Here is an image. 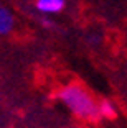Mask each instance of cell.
I'll list each match as a JSON object with an SVG mask.
<instances>
[{
    "mask_svg": "<svg viewBox=\"0 0 127 128\" xmlns=\"http://www.w3.org/2000/svg\"><path fill=\"white\" fill-rule=\"evenodd\" d=\"M60 98L63 104L71 110L74 115L84 118V120H94V118L101 117L99 105H97L94 98L88 94L82 87L79 86H68L60 92Z\"/></svg>",
    "mask_w": 127,
    "mask_h": 128,
    "instance_id": "6da1fadb",
    "label": "cell"
},
{
    "mask_svg": "<svg viewBox=\"0 0 127 128\" xmlns=\"http://www.w3.org/2000/svg\"><path fill=\"white\" fill-rule=\"evenodd\" d=\"M64 8V0H36V10L41 13H58Z\"/></svg>",
    "mask_w": 127,
    "mask_h": 128,
    "instance_id": "7a4b0ae2",
    "label": "cell"
},
{
    "mask_svg": "<svg viewBox=\"0 0 127 128\" xmlns=\"http://www.w3.org/2000/svg\"><path fill=\"white\" fill-rule=\"evenodd\" d=\"M12 26H13V16L7 8H0V33L7 34L10 33Z\"/></svg>",
    "mask_w": 127,
    "mask_h": 128,
    "instance_id": "3957f363",
    "label": "cell"
},
{
    "mask_svg": "<svg viewBox=\"0 0 127 128\" xmlns=\"http://www.w3.org/2000/svg\"><path fill=\"white\" fill-rule=\"evenodd\" d=\"M99 112H101L102 117H107V118H112L116 115V110H114V105H112L109 100H104L99 104Z\"/></svg>",
    "mask_w": 127,
    "mask_h": 128,
    "instance_id": "277c9868",
    "label": "cell"
}]
</instances>
